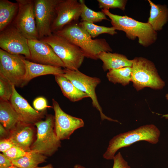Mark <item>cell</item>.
<instances>
[{
  "instance_id": "obj_1",
  "label": "cell",
  "mask_w": 168,
  "mask_h": 168,
  "mask_svg": "<svg viewBox=\"0 0 168 168\" xmlns=\"http://www.w3.org/2000/svg\"><path fill=\"white\" fill-rule=\"evenodd\" d=\"M53 34L62 36L79 47L85 57L98 59L102 52H111L112 49L104 38L92 39L78 21L73 22Z\"/></svg>"
},
{
  "instance_id": "obj_2",
  "label": "cell",
  "mask_w": 168,
  "mask_h": 168,
  "mask_svg": "<svg viewBox=\"0 0 168 168\" xmlns=\"http://www.w3.org/2000/svg\"><path fill=\"white\" fill-rule=\"evenodd\" d=\"M111 20L112 27L116 30L123 31L129 39L137 37L139 43L145 47L153 44L157 38V33L147 22L137 21L127 16H122L110 12L109 9H101Z\"/></svg>"
},
{
  "instance_id": "obj_3",
  "label": "cell",
  "mask_w": 168,
  "mask_h": 168,
  "mask_svg": "<svg viewBox=\"0 0 168 168\" xmlns=\"http://www.w3.org/2000/svg\"><path fill=\"white\" fill-rule=\"evenodd\" d=\"M160 134L159 130L155 125L150 124L119 134L110 141L103 157L106 160H113L116 152L119 149L141 141L156 144L159 141Z\"/></svg>"
},
{
  "instance_id": "obj_4",
  "label": "cell",
  "mask_w": 168,
  "mask_h": 168,
  "mask_svg": "<svg viewBox=\"0 0 168 168\" xmlns=\"http://www.w3.org/2000/svg\"><path fill=\"white\" fill-rule=\"evenodd\" d=\"M132 60L131 81L137 91L146 87L161 89L165 82L158 75L154 64L142 57H136Z\"/></svg>"
},
{
  "instance_id": "obj_5",
  "label": "cell",
  "mask_w": 168,
  "mask_h": 168,
  "mask_svg": "<svg viewBox=\"0 0 168 168\" xmlns=\"http://www.w3.org/2000/svg\"><path fill=\"white\" fill-rule=\"evenodd\" d=\"M40 40L51 46L63 63L65 68L72 70H78L85 58L79 47L65 38L54 34Z\"/></svg>"
},
{
  "instance_id": "obj_6",
  "label": "cell",
  "mask_w": 168,
  "mask_h": 168,
  "mask_svg": "<svg viewBox=\"0 0 168 168\" xmlns=\"http://www.w3.org/2000/svg\"><path fill=\"white\" fill-rule=\"evenodd\" d=\"M54 121V116L47 114L44 120L35 124L37 127L36 138L31 146V150L50 156L61 147L60 140L55 131Z\"/></svg>"
},
{
  "instance_id": "obj_7",
  "label": "cell",
  "mask_w": 168,
  "mask_h": 168,
  "mask_svg": "<svg viewBox=\"0 0 168 168\" xmlns=\"http://www.w3.org/2000/svg\"><path fill=\"white\" fill-rule=\"evenodd\" d=\"M63 69L64 72L62 75L70 81L77 88L88 95L91 99L93 106L99 112L102 120L106 119L120 123L117 120L108 117L103 113L95 92L96 88L101 82L99 78L88 76L78 70H72L67 68Z\"/></svg>"
},
{
  "instance_id": "obj_8",
  "label": "cell",
  "mask_w": 168,
  "mask_h": 168,
  "mask_svg": "<svg viewBox=\"0 0 168 168\" xmlns=\"http://www.w3.org/2000/svg\"><path fill=\"white\" fill-rule=\"evenodd\" d=\"M25 57L0 49V75L15 86L21 87L26 73Z\"/></svg>"
},
{
  "instance_id": "obj_9",
  "label": "cell",
  "mask_w": 168,
  "mask_h": 168,
  "mask_svg": "<svg viewBox=\"0 0 168 168\" xmlns=\"http://www.w3.org/2000/svg\"><path fill=\"white\" fill-rule=\"evenodd\" d=\"M16 1L19 8L12 25L28 40H39L34 12V0Z\"/></svg>"
},
{
  "instance_id": "obj_10",
  "label": "cell",
  "mask_w": 168,
  "mask_h": 168,
  "mask_svg": "<svg viewBox=\"0 0 168 168\" xmlns=\"http://www.w3.org/2000/svg\"><path fill=\"white\" fill-rule=\"evenodd\" d=\"M61 0H34V12L39 40L53 34L51 26L56 16L55 8Z\"/></svg>"
},
{
  "instance_id": "obj_11",
  "label": "cell",
  "mask_w": 168,
  "mask_h": 168,
  "mask_svg": "<svg viewBox=\"0 0 168 168\" xmlns=\"http://www.w3.org/2000/svg\"><path fill=\"white\" fill-rule=\"evenodd\" d=\"M28 40L13 25L0 31L1 49L10 54L23 55L30 59Z\"/></svg>"
},
{
  "instance_id": "obj_12",
  "label": "cell",
  "mask_w": 168,
  "mask_h": 168,
  "mask_svg": "<svg viewBox=\"0 0 168 168\" xmlns=\"http://www.w3.org/2000/svg\"><path fill=\"white\" fill-rule=\"evenodd\" d=\"M81 9L79 1L61 0L55 8L56 16L51 26L52 33L62 29L73 22L78 21Z\"/></svg>"
},
{
  "instance_id": "obj_13",
  "label": "cell",
  "mask_w": 168,
  "mask_h": 168,
  "mask_svg": "<svg viewBox=\"0 0 168 168\" xmlns=\"http://www.w3.org/2000/svg\"><path fill=\"white\" fill-rule=\"evenodd\" d=\"M54 111V128L56 134L60 140L69 139L75 130L84 126L83 120L65 112L58 102L52 99Z\"/></svg>"
},
{
  "instance_id": "obj_14",
  "label": "cell",
  "mask_w": 168,
  "mask_h": 168,
  "mask_svg": "<svg viewBox=\"0 0 168 168\" xmlns=\"http://www.w3.org/2000/svg\"><path fill=\"white\" fill-rule=\"evenodd\" d=\"M30 59L35 63L65 68L51 46L40 40H28Z\"/></svg>"
},
{
  "instance_id": "obj_15",
  "label": "cell",
  "mask_w": 168,
  "mask_h": 168,
  "mask_svg": "<svg viewBox=\"0 0 168 168\" xmlns=\"http://www.w3.org/2000/svg\"><path fill=\"white\" fill-rule=\"evenodd\" d=\"M13 88V92L10 102L22 121L35 124L41 120L44 117L45 110L39 112L33 108L27 100L18 93L14 85Z\"/></svg>"
},
{
  "instance_id": "obj_16",
  "label": "cell",
  "mask_w": 168,
  "mask_h": 168,
  "mask_svg": "<svg viewBox=\"0 0 168 168\" xmlns=\"http://www.w3.org/2000/svg\"><path fill=\"white\" fill-rule=\"evenodd\" d=\"M9 133V138L15 145L26 152L31 151L30 147L34 142L35 133L34 124L20 121Z\"/></svg>"
},
{
  "instance_id": "obj_17",
  "label": "cell",
  "mask_w": 168,
  "mask_h": 168,
  "mask_svg": "<svg viewBox=\"0 0 168 168\" xmlns=\"http://www.w3.org/2000/svg\"><path fill=\"white\" fill-rule=\"evenodd\" d=\"M26 67L21 87L26 85L33 78L44 75L52 74L54 76L64 73V69L59 67L45 65L24 60Z\"/></svg>"
},
{
  "instance_id": "obj_18",
  "label": "cell",
  "mask_w": 168,
  "mask_h": 168,
  "mask_svg": "<svg viewBox=\"0 0 168 168\" xmlns=\"http://www.w3.org/2000/svg\"><path fill=\"white\" fill-rule=\"evenodd\" d=\"M98 58L103 62L102 67L104 71L125 67H132L133 64L132 60L117 53L102 52L98 54Z\"/></svg>"
},
{
  "instance_id": "obj_19",
  "label": "cell",
  "mask_w": 168,
  "mask_h": 168,
  "mask_svg": "<svg viewBox=\"0 0 168 168\" xmlns=\"http://www.w3.org/2000/svg\"><path fill=\"white\" fill-rule=\"evenodd\" d=\"M150 16L147 23L156 32L161 30L168 20V8L165 5L155 4L150 0Z\"/></svg>"
},
{
  "instance_id": "obj_20",
  "label": "cell",
  "mask_w": 168,
  "mask_h": 168,
  "mask_svg": "<svg viewBox=\"0 0 168 168\" xmlns=\"http://www.w3.org/2000/svg\"><path fill=\"white\" fill-rule=\"evenodd\" d=\"M20 118L9 101H0V122L8 132L20 122Z\"/></svg>"
},
{
  "instance_id": "obj_21",
  "label": "cell",
  "mask_w": 168,
  "mask_h": 168,
  "mask_svg": "<svg viewBox=\"0 0 168 168\" xmlns=\"http://www.w3.org/2000/svg\"><path fill=\"white\" fill-rule=\"evenodd\" d=\"M54 76L55 81L63 95L71 101L77 102L89 97L87 94L77 88L70 81L62 75Z\"/></svg>"
},
{
  "instance_id": "obj_22",
  "label": "cell",
  "mask_w": 168,
  "mask_h": 168,
  "mask_svg": "<svg viewBox=\"0 0 168 168\" xmlns=\"http://www.w3.org/2000/svg\"><path fill=\"white\" fill-rule=\"evenodd\" d=\"M18 3L8 0H0V31L10 26L18 12Z\"/></svg>"
},
{
  "instance_id": "obj_23",
  "label": "cell",
  "mask_w": 168,
  "mask_h": 168,
  "mask_svg": "<svg viewBox=\"0 0 168 168\" xmlns=\"http://www.w3.org/2000/svg\"><path fill=\"white\" fill-rule=\"evenodd\" d=\"M47 157L32 150L23 157L12 161V165L19 168H35L41 163L46 161Z\"/></svg>"
},
{
  "instance_id": "obj_24",
  "label": "cell",
  "mask_w": 168,
  "mask_h": 168,
  "mask_svg": "<svg viewBox=\"0 0 168 168\" xmlns=\"http://www.w3.org/2000/svg\"><path fill=\"white\" fill-rule=\"evenodd\" d=\"M131 75L132 67H125L109 70L106 77L110 82L114 84L118 83L125 86L131 81Z\"/></svg>"
},
{
  "instance_id": "obj_25",
  "label": "cell",
  "mask_w": 168,
  "mask_h": 168,
  "mask_svg": "<svg viewBox=\"0 0 168 168\" xmlns=\"http://www.w3.org/2000/svg\"><path fill=\"white\" fill-rule=\"evenodd\" d=\"M81 6L80 17L82 21L94 23L108 20L105 14L101 11L96 12L88 8L85 4L84 0H79Z\"/></svg>"
},
{
  "instance_id": "obj_26",
  "label": "cell",
  "mask_w": 168,
  "mask_h": 168,
  "mask_svg": "<svg viewBox=\"0 0 168 168\" xmlns=\"http://www.w3.org/2000/svg\"><path fill=\"white\" fill-rule=\"evenodd\" d=\"M79 23L87 32L92 38H95L99 35L103 34H107L113 35L117 33L113 27H107L100 26L86 21H82L79 22Z\"/></svg>"
},
{
  "instance_id": "obj_27",
  "label": "cell",
  "mask_w": 168,
  "mask_h": 168,
  "mask_svg": "<svg viewBox=\"0 0 168 168\" xmlns=\"http://www.w3.org/2000/svg\"><path fill=\"white\" fill-rule=\"evenodd\" d=\"M13 85L7 79L0 75V101L10 100L13 92Z\"/></svg>"
},
{
  "instance_id": "obj_28",
  "label": "cell",
  "mask_w": 168,
  "mask_h": 168,
  "mask_svg": "<svg viewBox=\"0 0 168 168\" xmlns=\"http://www.w3.org/2000/svg\"><path fill=\"white\" fill-rule=\"evenodd\" d=\"M99 7L101 9L118 8L124 11L127 1L126 0H97Z\"/></svg>"
},
{
  "instance_id": "obj_29",
  "label": "cell",
  "mask_w": 168,
  "mask_h": 168,
  "mask_svg": "<svg viewBox=\"0 0 168 168\" xmlns=\"http://www.w3.org/2000/svg\"><path fill=\"white\" fill-rule=\"evenodd\" d=\"M29 152H26L21 147L15 145L2 153L12 161L23 157L27 155Z\"/></svg>"
},
{
  "instance_id": "obj_30",
  "label": "cell",
  "mask_w": 168,
  "mask_h": 168,
  "mask_svg": "<svg viewBox=\"0 0 168 168\" xmlns=\"http://www.w3.org/2000/svg\"><path fill=\"white\" fill-rule=\"evenodd\" d=\"M113 160L114 163L112 168H131L120 152L115 155Z\"/></svg>"
},
{
  "instance_id": "obj_31",
  "label": "cell",
  "mask_w": 168,
  "mask_h": 168,
  "mask_svg": "<svg viewBox=\"0 0 168 168\" xmlns=\"http://www.w3.org/2000/svg\"><path fill=\"white\" fill-rule=\"evenodd\" d=\"M33 105L35 109L38 111H44L48 107L46 100L43 97L36 98L33 102Z\"/></svg>"
},
{
  "instance_id": "obj_32",
  "label": "cell",
  "mask_w": 168,
  "mask_h": 168,
  "mask_svg": "<svg viewBox=\"0 0 168 168\" xmlns=\"http://www.w3.org/2000/svg\"><path fill=\"white\" fill-rule=\"evenodd\" d=\"M15 145L9 138L0 139V151L3 153Z\"/></svg>"
},
{
  "instance_id": "obj_33",
  "label": "cell",
  "mask_w": 168,
  "mask_h": 168,
  "mask_svg": "<svg viewBox=\"0 0 168 168\" xmlns=\"http://www.w3.org/2000/svg\"><path fill=\"white\" fill-rule=\"evenodd\" d=\"M12 165V161L3 153L0 154V168H7Z\"/></svg>"
},
{
  "instance_id": "obj_34",
  "label": "cell",
  "mask_w": 168,
  "mask_h": 168,
  "mask_svg": "<svg viewBox=\"0 0 168 168\" xmlns=\"http://www.w3.org/2000/svg\"><path fill=\"white\" fill-rule=\"evenodd\" d=\"M10 133L3 126L0 124V139L9 138Z\"/></svg>"
},
{
  "instance_id": "obj_35",
  "label": "cell",
  "mask_w": 168,
  "mask_h": 168,
  "mask_svg": "<svg viewBox=\"0 0 168 168\" xmlns=\"http://www.w3.org/2000/svg\"><path fill=\"white\" fill-rule=\"evenodd\" d=\"M35 168H54L51 164H48L46 166L43 167H38L37 166Z\"/></svg>"
},
{
  "instance_id": "obj_36",
  "label": "cell",
  "mask_w": 168,
  "mask_h": 168,
  "mask_svg": "<svg viewBox=\"0 0 168 168\" xmlns=\"http://www.w3.org/2000/svg\"><path fill=\"white\" fill-rule=\"evenodd\" d=\"M166 97L167 100H168V93L166 94ZM162 117H165L166 119H168V114L163 115Z\"/></svg>"
},
{
  "instance_id": "obj_37",
  "label": "cell",
  "mask_w": 168,
  "mask_h": 168,
  "mask_svg": "<svg viewBox=\"0 0 168 168\" xmlns=\"http://www.w3.org/2000/svg\"><path fill=\"white\" fill-rule=\"evenodd\" d=\"M74 168H86L84 166H83L79 164H76L74 166Z\"/></svg>"
},
{
  "instance_id": "obj_38",
  "label": "cell",
  "mask_w": 168,
  "mask_h": 168,
  "mask_svg": "<svg viewBox=\"0 0 168 168\" xmlns=\"http://www.w3.org/2000/svg\"><path fill=\"white\" fill-rule=\"evenodd\" d=\"M7 168H19L14 165H12V166L8 167Z\"/></svg>"
}]
</instances>
